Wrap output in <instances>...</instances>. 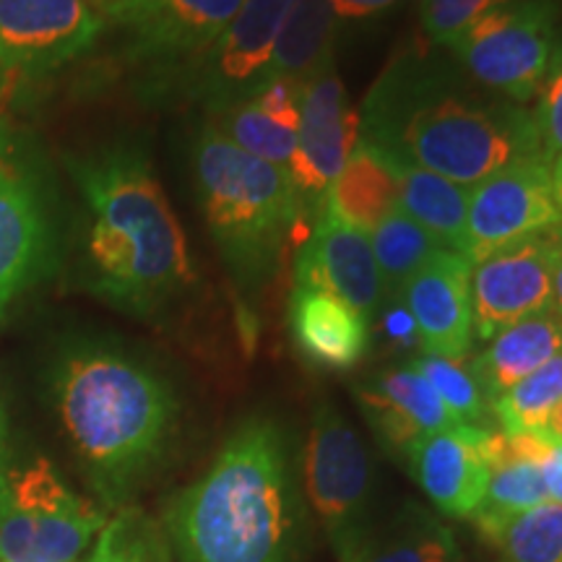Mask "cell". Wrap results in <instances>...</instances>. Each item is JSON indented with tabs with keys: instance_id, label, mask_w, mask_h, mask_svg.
I'll use <instances>...</instances> for the list:
<instances>
[{
	"instance_id": "obj_1",
	"label": "cell",
	"mask_w": 562,
	"mask_h": 562,
	"mask_svg": "<svg viewBox=\"0 0 562 562\" xmlns=\"http://www.w3.org/2000/svg\"><path fill=\"white\" fill-rule=\"evenodd\" d=\"M360 138L463 188L518 161H550L533 112L419 55L398 58L370 89Z\"/></svg>"
},
{
	"instance_id": "obj_2",
	"label": "cell",
	"mask_w": 562,
	"mask_h": 562,
	"mask_svg": "<svg viewBox=\"0 0 562 562\" xmlns=\"http://www.w3.org/2000/svg\"><path fill=\"white\" fill-rule=\"evenodd\" d=\"M83 206L81 286L115 311L149 318L193 286L186 232L151 161L133 146L68 159Z\"/></svg>"
},
{
	"instance_id": "obj_3",
	"label": "cell",
	"mask_w": 562,
	"mask_h": 562,
	"mask_svg": "<svg viewBox=\"0 0 562 562\" xmlns=\"http://www.w3.org/2000/svg\"><path fill=\"white\" fill-rule=\"evenodd\" d=\"M53 396L83 472L121 508L170 446L178 422L170 383L117 349L79 347L55 368Z\"/></svg>"
},
{
	"instance_id": "obj_4",
	"label": "cell",
	"mask_w": 562,
	"mask_h": 562,
	"mask_svg": "<svg viewBox=\"0 0 562 562\" xmlns=\"http://www.w3.org/2000/svg\"><path fill=\"white\" fill-rule=\"evenodd\" d=\"M167 529L182 562H290L294 492L279 427L243 422L206 474L175 495Z\"/></svg>"
},
{
	"instance_id": "obj_5",
	"label": "cell",
	"mask_w": 562,
	"mask_h": 562,
	"mask_svg": "<svg viewBox=\"0 0 562 562\" xmlns=\"http://www.w3.org/2000/svg\"><path fill=\"white\" fill-rule=\"evenodd\" d=\"M193 175L203 220L229 277L243 290H261L302 224L290 172L243 151L209 123L195 140Z\"/></svg>"
},
{
	"instance_id": "obj_6",
	"label": "cell",
	"mask_w": 562,
	"mask_h": 562,
	"mask_svg": "<svg viewBox=\"0 0 562 562\" xmlns=\"http://www.w3.org/2000/svg\"><path fill=\"white\" fill-rule=\"evenodd\" d=\"M108 524V513L76 495L47 459L5 461L0 417V562H74Z\"/></svg>"
},
{
	"instance_id": "obj_7",
	"label": "cell",
	"mask_w": 562,
	"mask_h": 562,
	"mask_svg": "<svg viewBox=\"0 0 562 562\" xmlns=\"http://www.w3.org/2000/svg\"><path fill=\"white\" fill-rule=\"evenodd\" d=\"M305 487L341 562H362L378 524L372 518V467L355 427L321 404L305 446Z\"/></svg>"
},
{
	"instance_id": "obj_8",
	"label": "cell",
	"mask_w": 562,
	"mask_h": 562,
	"mask_svg": "<svg viewBox=\"0 0 562 562\" xmlns=\"http://www.w3.org/2000/svg\"><path fill=\"white\" fill-rule=\"evenodd\" d=\"M554 0H516L492 9L448 40L456 60L492 94L526 104L539 94L554 50Z\"/></svg>"
},
{
	"instance_id": "obj_9",
	"label": "cell",
	"mask_w": 562,
	"mask_h": 562,
	"mask_svg": "<svg viewBox=\"0 0 562 562\" xmlns=\"http://www.w3.org/2000/svg\"><path fill=\"white\" fill-rule=\"evenodd\" d=\"M53 203L37 161L0 117V323L55 263Z\"/></svg>"
},
{
	"instance_id": "obj_10",
	"label": "cell",
	"mask_w": 562,
	"mask_h": 562,
	"mask_svg": "<svg viewBox=\"0 0 562 562\" xmlns=\"http://www.w3.org/2000/svg\"><path fill=\"white\" fill-rule=\"evenodd\" d=\"M104 30V0H0V94L81 58Z\"/></svg>"
},
{
	"instance_id": "obj_11",
	"label": "cell",
	"mask_w": 562,
	"mask_h": 562,
	"mask_svg": "<svg viewBox=\"0 0 562 562\" xmlns=\"http://www.w3.org/2000/svg\"><path fill=\"white\" fill-rule=\"evenodd\" d=\"M294 0H245L227 30L180 70L182 94L211 115L250 100L269 83L273 45Z\"/></svg>"
},
{
	"instance_id": "obj_12",
	"label": "cell",
	"mask_w": 562,
	"mask_h": 562,
	"mask_svg": "<svg viewBox=\"0 0 562 562\" xmlns=\"http://www.w3.org/2000/svg\"><path fill=\"white\" fill-rule=\"evenodd\" d=\"M245 0H104L108 26L123 34L128 60L178 76L227 30Z\"/></svg>"
},
{
	"instance_id": "obj_13",
	"label": "cell",
	"mask_w": 562,
	"mask_h": 562,
	"mask_svg": "<svg viewBox=\"0 0 562 562\" xmlns=\"http://www.w3.org/2000/svg\"><path fill=\"white\" fill-rule=\"evenodd\" d=\"M360 140V112L351 108L334 63L302 83L300 131L286 172L300 203L302 222L318 224L328 188L339 178L351 149Z\"/></svg>"
},
{
	"instance_id": "obj_14",
	"label": "cell",
	"mask_w": 562,
	"mask_h": 562,
	"mask_svg": "<svg viewBox=\"0 0 562 562\" xmlns=\"http://www.w3.org/2000/svg\"><path fill=\"white\" fill-rule=\"evenodd\" d=\"M550 165L547 159L518 161L469 191L463 256L472 266L513 243L562 227Z\"/></svg>"
},
{
	"instance_id": "obj_15",
	"label": "cell",
	"mask_w": 562,
	"mask_h": 562,
	"mask_svg": "<svg viewBox=\"0 0 562 562\" xmlns=\"http://www.w3.org/2000/svg\"><path fill=\"white\" fill-rule=\"evenodd\" d=\"M558 227L492 252L472 269L474 339L490 341L503 328L552 307Z\"/></svg>"
},
{
	"instance_id": "obj_16",
	"label": "cell",
	"mask_w": 562,
	"mask_h": 562,
	"mask_svg": "<svg viewBox=\"0 0 562 562\" xmlns=\"http://www.w3.org/2000/svg\"><path fill=\"white\" fill-rule=\"evenodd\" d=\"M472 269L463 252L440 248L404 286L422 355L463 360L472 351Z\"/></svg>"
},
{
	"instance_id": "obj_17",
	"label": "cell",
	"mask_w": 562,
	"mask_h": 562,
	"mask_svg": "<svg viewBox=\"0 0 562 562\" xmlns=\"http://www.w3.org/2000/svg\"><path fill=\"white\" fill-rule=\"evenodd\" d=\"M294 286L334 294L347 302L351 311L360 313L370 326L385 297L370 235L328 216H321L311 229V237L297 250Z\"/></svg>"
},
{
	"instance_id": "obj_18",
	"label": "cell",
	"mask_w": 562,
	"mask_h": 562,
	"mask_svg": "<svg viewBox=\"0 0 562 562\" xmlns=\"http://www.w3.org/2000/svg\"><path fill=\"white\" fill-rule=\"evenodd\" d=\"M357 402L378 438L402 456L427 435L469 427L442 404L412 364L378 372L368 383L357 385Z\"/></svg>"
},
{
	"instance_id": "obj_19",
	"label": "cell",
	"mask_w": 562,
	"mask_h": 562,
	"mask_svg": "<svg viewBox=\"0 0 562 562\" xmlns=\"http://www.w3.org/2000/svg\"><path fill=\"white\" fill-rule=\"evenodd\" d=\"M484 432L487 430L480 427L435 432L406 451L404 459L414 482L442 516L472 518L480 508L490 482V467L482 451Z\"/></svg>"
},
{
	"instance_id": "obj_20",
	"label": "cell",
	"mask_w": 562,
	"mask_h": 562,
	"mask_svg": "<svg viewBox=\"0 0 562 562\" xmlns=\"http://www.w3.org/2000/svg\"><path fill=\"white\" fill-rule=\"evenodd\" d=\"M290 331L302 355L326 370L357 368L370 349V323L347 302L321 290L294 286Z\"/></svg>"
},
{
	"instance_id": "obj_21",
	"label": "cell",
	"mask_w": 562,
	"mask_h": 562,
	"mask_svg": "<svg viewBox=\"0 0 562 562\" xmlns=\"http://www.w3.org/2000/svg\"><path fill=\"white\" fill-rule=\"evenodd\" d=\"M562 351V321L554 311L533 313L492 336L490 347L472 357L469 370L480 383L490 404L505 391L521 383Z\"/></svg>"
},
{
	"instance_id": "obj_22",
	"label": "cell",
	"mask_w": 562,
	"mask_h": 562,
	"mask_svg": "<svg viewBox=\"0 0 562 562\" xmlns=\"http://www.w3.org/2000/svg\"><path fill=\"white\" fill-rule=\"evenodd\" d=\"M398 209V180L389 154L360 138L339 178L328 188L321 216L370 235Z\"/></svg>"
},
{
	"instance_id": "obj_23",
	"label": "cell",
	"mask_w": 562,
	"mask_h": 562,
	"mask_svg": "<svg viewBox=\"0 0 562 562\" xmlns=\"http://www.w3.org/2000/svg\"><path fill=\"white\" fill-rule=\"evenodd\" d=\"M389 159L398 180V206L404 214L412 216L422 229L430 232L440 248L463 252L469 188L456 186V182L412 165V161L393 157V154H389Z\"/></svg>"
},
{
	"instance_id": "obj_24",
	"label": "cell",
	"mask_w": 562,
	"mask_h": 562,
	"mask_svg": "<svg viewBox=\"0 0 562 562\" xmlns=\"http://www.w3.org/2000/svg\"><path fill=\"white\" fill-rule=\"evenodd\" d=\"M336 11L328 0H294L273 45L271 79L305 83L315 70L334 63Z\"/></svg>"
},
{
	"instance_id": "obj_25",
	"label": "cell",
	"mask_w": 562,
	"mask_h": 562,
	"mask_svg": "<svg viewBox=\"0 0 562 562\" xmlns=\"http://www.w3.org/2000/svg\"><path fill=\"white\" fill-rule=\"evenodd\" d=\"M451 531L427 510L406 508L391 524L378 526L362 562H459Z\"/></svg>"
},
{
	"instance_id": "obj_26",
	"label": "cell",
	"mask_w": 562,
	"mask_h": 562,
	"mask_svg": "<svg viewBox=\"0 0 562 562\" xmlns=\"http://www.w3.org/2000/svg\"><path fill=\"white\" fill-rule=\"evenodd\" d=\"M370 245L389 297H402L414 273L430 261L435 250H440L430 232L422 229L402 209L370 232Z\"/></svg>"
},
{
	"instance_id": "obj_27",
	"label": "cell",
	"mask_w": 562,
	"mask_h": 562,
	"mask_svg": "<svg viewBox=\"0 0 562 562\" xmlns=\"http://www.w3.org/2000/svg\"><path fill=\"white\" fill-rule=\"evenodd\" d=\"M480 531L508 562H562V505L554 501Z\"/></svg>"
},
{
	"instance_id": "obj_28",
	"label": "cell",
	"mask_w": 562,
	"mask_h": 562,
	"mask_svg": "<svg viewBox=\"0 0 562 562\" xmlns=\"http://www.w3.org/2000/svg\"><path fill=\"white\" fill-rule=\"evenodd\" d=\"M211 117H214L211 125L224 133L232 144L240 146L243 151L252 154V157L271 161V165L286 167L294 149H297V125L266 112L252 97Z\"/></svg>"
},
{
	"instance_id": "obj_29",
	"label": "cell",
	"mask_w": 562,
	"mask_h": 562,
	"mask_svg": "<svg viewBox=\"0 0 562 562\" xmlns=\"http://www.w3.org/2000/svg\"><path fill=\"white\" fill-rule=\"evenodd\" d=\"M562 404V351L526 375L490 404L492 417L505 432H542L547 417Z\"/></svg>"
},
{
	"instance_id": "obj_30",
	"label": "cell",
	"mask_w": 562,
	"mask_h": 562,
	"mask_svg": "<svg viewBox=\"0 0 562 562\" xmlns=\"http://www.w3.org/2000/svg\"><path fill=\"white\" fill-rule=\"evenodd\" d=\"M414 370L432 385V391L442 398V404L459 417L463 425L487 430L484 422L492 417L490 398L476 383V378L463 360H442V357L419 355L409 362Z\"/></svg>"
},
{
	"instance_id": "obj_31",
	"label": "cell",
	"mask_w": 562,
	"mask_h": 562,
	"mask_svg": "<svg viewBox=\"0 0 562 562\" xmlns=\"http://www.w3.org/2000/svg\"><path fill=\"white\" fill-rule=\"evenodd\" d=\"M83 562H167L157 533L136 510L108 518Z\"/></svg>"
},
{
	"instance_id": "obj_32",
	"label": "cell",
	"mask_w": 562,
	"mask_h": 562,
	"mask_svg": "<svg viewBox=\"0 0 562 562\" xmlns=\"http://www.w3.org/2000/svg\"><path fill=\"white\" fill-rule=\"evenodd\" d=\"M508 3L516 0H422V26L432 42L446 45L484 13Z\"/></svg>"
},
{
	"instance_id": "obj_33",
	"label": "cell",
	"mask_w": 562,
	"mask_h": 562,
	"mask_svg": "<svg viewBox=\"0 0 562 562\" xmlns=\"http://www.w3.org/2000/svg\"><path fill=\"white\" fill-rule=\"evenodd\" d=\"M537 97L539 104L533 117H537L539 133H542L547 157L552 161L562 154V42L554 45Z\"/></svg>"
},
{
	"instance_id": "obj_34",
	"label": "cell",
	"mask_w": 562,
	"mask_h": 562,
	"mask_svg": "<svg viewBox=\"0 0 562 562\" xmlns=\"http://www.w3.org/2000/svg\"><path fill=\"white\" fill-rule=\"evenodd\" d=\"M383 331L398 347L417 344V326L402 297H391V305L383 311Z\"/></svg>"
},
{
	"instance_id": "obj_35",
	"label": "cell",
	"mask_w": 562,
	"mask_h": 562,
	"mask_svg": "<svg viewBox=\"0 0 562 562\" xmlns=\"http://www.w3.org/2000/svg\"><path fill=\"white\" fill-rule=\"evenodd\" d=\"M542 472L547 482V492H550V501L562 505V446L552 442L550 453L544 456Z\"/></svg>"
},
{
	"instance_id": "obj_36",
	"label": "cell",
	"mask_w": 562,
	"mask_h": 562,
	"mask_svg": "<svg viewBox=\"0 0 562 562\" xmlns=\"http://www.w3.org/2000/svg\"><path fill=\"white\" fill-rule=\"evenodd\" d=\"M328 3H331L336 16L362 19V16H372V13L385 11L389 5L396 3V0H328Z\"/></svg>"
},
{
	"instance_id": "obj_37",
	"label": "cell",
	"mask_w": 562,
	"mask_h": 562,
	"mask_svg": "<svg viewBox=\"0 0 562 562\" xmlns=\"http://www.w3.org/2000/svg\"><path fill=\"white\" fill-rule=\"evenodd\" d=\"M552 311L562 321V227H558V252L552 269Z\"/></svg>"
},
{
	"instance_id": "obj_38",
	"label": "cell",
	"mask_w": 562,
	"mask_h": 562,
	"mask_svg": "<svg viewBox=\"0 0 562 562\" xmlns=\"http://www.w3.org/2000/svg\"><path fill=\"white\" fill-rule=\"evenodd\" d=\"M539 435H544V438H550L552 442H560V446H562V404L554 406L552 414L544 422L542 432H539Z\"/></svg>"
},
{
	"instance_id": "obj_39",
	"label": "cell",
	"mask_w": 562,
	"mask_h": 562,
	"mask_svg": "<svg viewBox=\"0 0 562 562\" xmlns=\"http://www.w3.org/2000/svg\"><path fill=\"white\" fill-rule=\"evenodd\" d=\"M550 170H552V191H554V201H558V209H560V214H562V154H560V157H554V159H552Z\"/></svg>"
}]
</instances>
